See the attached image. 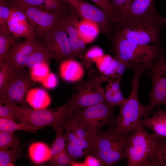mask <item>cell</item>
Instances as JSON below:
<instances>
[{
    "label": "cell",
    "instance_id": "obj_1",
    "mask_svg": "<svg viewBox=\"0 0 166 166\" xmlns=\"http://www.w3.org/2000/svg\"><path fill=\"white\" fill-rule=\"evenodd\" d=\"M109 39L112 42L114 57L127 64L128 68L148 69L162 51L157 44H139L117 34H111Z\"/></svg>",
    "mask_w": 166,
    "mask_h": 166
},
{
    "label": "cell",
    "instance_id": "obj_2",
    "mask_svg": "<svg viewBox=\"0 0 166 166\" xmlns=\"http://www.w3.org/2000/svg\"><path fill=\"white\" fill-rule=\"evenodd\" d=\"M133 69L134 74L131 81L132 89L130 95L121 106L117 118L111 125L115 132L119 134L133 133L142 117H148L150 114L147 106L140 102L138 95L140 77L144 70L140 67Z\"/></svg>",
    "mask_w": 166,
    "mask_h": 166
},
{
    "label": "cell",
    "instance_id": "obj_3",
    "mask_svg": "<svg viewBox=\"0 0 166 166\" xmlns=\"http://www.w3.org/2000/svg\"><path fill=\"white\" fill-rule=\"evenodd\" d=\"M160 139L155 134L147 132L140 123L127 141V166H157V152Z\"/></svg>",
    "mask_w": 166,
    "mask_h": 166
},
{
    "label": "cell",
    "instance_id": "obj_4",
    "mask_svg": "<svg viewBox=\"0 0 166 166\" xmlns=\"http://www.w3.org/2000/svg\"><path fill=\"white\" fill-rule=\"evenodd\" d=\"M166 19H128L114 24L111 34H117L141 45H148L159 41Z\"/></svg>",
    "mask_w": 166,
    "mask_h": 166
},
{
    "label": "cell",
    "instance_id": "obj_5",
    "mask_svg": "<svg viewBox=\"0 0 166 166\" xmlns=\"http://www.w3.org/2000/svg\"><path fill=\"white\" fill-rule=\"evenodd\" d=\"M88 74V79L81 81L74 87L72 97L65 104L70 113L74 110L106 102L105 91L101 85L108 81L109 78L94 69H91Z\"/></svg>",
    "mask_w": 166,
    "mask_h": 166
},
{
    "label": "cell",
    "instance_id": "obj_6",
    "mask_svg": "<svg viewBox=\"0 0 166 166\" xmlns=\"http://www.w3.org/2000/svg\"><path fill=\"white\" fill-rule=\"evenodd\" d=\"M129 135L116 133L112 126L105 132L97 134L91 155L99 159L103 166H111L126 159V147Z\"/></svg>",
    "mask_w": 166,
    "mask_h": 166
},
{
    "label": "cell",
    "instance_id": "obj_7",
    "mask_svg": "<svg viewBox=\"0 0 166 166\" xmlns=\"http://www.w3.org/2000/svg\"><path fill=\"white\" fill-rule=\"evenodd\" d=\"M12 106L19 122L25 123L43 128L51 126L56 131L64 130V126L68 116L63 106L49 109L38 110L31 108L29 105Z\"/></svg>",
    "mask_w": 166,
    "mask_h": 166
},
{
    "label": "cell",
    "instance_id": "obj_8",
    "mask_svg": "<svg viewBox=\"0 0 166 166\" xmlns=\"http://www.w3.org/2000/svg\"><path fill=\"white\" fill-rule=\"evenodd\" d=\"M114 107L106 102H101L74 110L69 117L88 132L95 136L104 126L113 124L115 119L113 118Z\"/></svg>",
    "mask_w": 166,
    "mask_h": 166
},
{
    "label": "cell",
    "instance_id": "obj_9",
    "mask_svg": "<svg viewBox=\"0 0 166 166\" xmlns=\"http://www.w3.org/2000/svg\"><path fill=\"white\" fill-rule=\"evenodd\" d=\"M25 16L39 39L57 27L66 17L40 7L24 5L10 6Z\"/></svg>",
    "mask_w": 166,
    "mask_h": 166
},
{
    "label": "cell",
    "instance_id": "obj_10",
    "mask_svg": "<svg viewBox=\"0 0 166 166\" xmlns=\"http://www.w3.org/2000/svg\"><path fill=\"white\" fill-rule=\"evenodd\" d=\"M67 16L57 27L39 39L43 47L48 51L53 58L58 62L69 59H75L65 28Z\"/></svg>",
    "mask_w": 166,
    "mask_h": 166
},
{
    "label": "cell",
    "instance_id": "obj_11",
    "mask_svg": "<svg viewBox=\"0 0 166 166\" xmlns=\"http://www.w3.org/2000/svg\"><path fill=\"white\" fill-rule=\"evenodd\" d=\"M148 69L147 73L152 79V87L147 106L150 114H153L156 106L163 105L166 107V63L163 50Z\"/></svg>",
    "mask_w": 166,
    "mask_h": 166
},
{
    "label": "cell",
    "instance_id": "obj_12",
    "mask_svg": "<svg viewBox=\"0 0 166 166\" xmlns=\"http://www.w3.org/2000/svg\"><path fill=\"white\" fill-rule=\"evenodd\" d=\"M65 0L78 18L88 19L96 22L99 27L100 33L110 38L114 23L105 11L85 0Z\"/></svg>",
    "mask_w": 166,
    "mask_h": 166
},
{
    "label": "cell",
    "instance_id": "obj_13",
    "mask_svg": "<svg viewBox=\"0 0 166 166\" xmlns=\"http://www.w3.org/2000/svg\"><path fill=\"white\" fill-rule=\"evenodd\" d=\"M11 68L5 104L28 105L24 98L34 82L31 79L30 74L24 70L17 71Z\"/></svg>",
    "mask_w": 166,
    "mask_h": 166
},
{
    "label": "cell",
    "instance_id": "obj_14",
    "mask_svg": "<svg viewBox=\"0 0 166 166\" xmlns=\"http://www.w3.org/2000/svg\"><path fill=\"white\" fill-rule=\"evenodd\" d=\"M39 42V39L35 36L22 42L14 43L9 49L4 61H7L16 71L24 70L28 58Z\"/></svg>",
    "mask_w": 166,
    "mask_h": 166
},
{
    "label": "cell",
    "instance_id": "obj_15",
    "mask_svg": "<svg viewBox=\"0 0 166 166\" xmlns=\"http://www.w3.org/2000/svg\"><path fill=\"white\" fill-rule=\"evenodd\" d=\"M161 17L156 10L154 0H127L122 9L119 20Z\"/></svg>",
    "mask_w": 166,
    "mask_h": 166
},
{
    "label": "cell",
    "instance_id": "obj_16",
    "mask_svg": "<svg viewBox=\"0 0 166 166\" xmlns=\"http://www.w3.org/2000/svg\"><path fill=\"white\" fill-rule=\"evenodd\" d=\"M64 134L66 141L65 150L72 161L91 155L93 143L77 136L69 128L65 127Z\"/></svg>",
    "mask_w": 166,
    "mask_h": 166
},
{
    "label": "cell",
    "instance_id": "obj_17",
    "mask_svg": "<svg viewBox=\"0 0 166 166\" xmlns=\"http://www.w3.org/2000/svg\"><path fill=\"white\" fill-rule=\"evenodd\" d=\"M151 117H143L140 124L144 127L150 128L160 138L166 139V111L159 108Z\"/></svg>",
    "mask_w": 166,
    "mask_h": 166
},
{
    "label": "cell",
    "instance_id": "obj_18",
    "mask_svg": "<svg viewBox=\"0 0 166 166\" xmlns=\"http://www.w3.org/2000/svg\"><path fill=\"white\" fill-rule=\"evenodd\" d=\"M81 63L74 59H69L60 62L59 72L61 77L69 82L80 81L83 77L84 70Z\"/></svg>",
    "mask_w": 166,
    "mask_h": 166
},
{
    "label": "cell",
    "instance_id": "obj_19",
    "mask_svg": "<svg viewBox=\"0 0 166 166\" xmlns=\"http://www.w3.org/2000/svg\"><path fill=\"white\" fill-rule=\"evenodd\" d=\"M25 99L33 109H45L50 105L51 98L44 90L38 88L30 89L27 92Z\"/></svg>",
    "mask_w": 166,
    "mask_h": 166
},
{
    "label": "cell",
    "instance_id": "obj_20",
    "mask_svg": "<svg viewBox=\"0 0 166 166\" xmlns=\"http://www.w3.org/2000/svg\"><path fill=\"white\" fill-rule=\"evenodd\" d=\"M78 18L74 14L69 15L66 18L65 24L72 55L75 59L79 57L78 43L79 37L77 31L79 21Z\"/></svg>",
    "mask_w": 166,
    "mask_h": 166
},
{
    "label": "cell",
    "instance_id": "obj_21",
    "mask_svg": "<svg viewBox=\"0 0 166 166\" xmlns=\"http://www.w3.org/2000/svg\"><path fill=\"white\" fill-rule=\"evenodd\" d=\"M77 31L79 38L86 44L93 41L100 33L97 23L85 18H82L79 22Z\"/></svg>",
    "mask_w": 166,
    "mask_h": 166
},
{
    "label": "cell",
    "instance_id": "obj_22",
    "mask_svg": "<svg viewBox=\"0 0 166 166\" xmlns=\"http://www.w3.org/2000/svg\"><path fill=\"white\" fill-rule=\"evenodd\" d=\"M28 152L31 160L36 164L45 163L52 158L50 148L47 144L42 142L32 144L29 148Z\"/></svg>",
    "mask_w": 166,
    "mask_h": 166
},
{
    "label": "cell",
    "instance_id": "obj_23",
    "mask_svg": "<svg viewBox=\"0 0 166 166\" xmlns=\"http://www.w3.org/2000/svg\"><path fill=\"white\" fill-rule=\"evenodd\" d=\"M53 58L48 51L41 43L40 40L38 45L28 58L25 68L30 71L41 64L46 62L49 64Z\"/></svg>",
    "mask_w": 166,
    "mask_h": 166
},
{
    "label": "cell",
    "instance_id": "obj_24",
    "mask_svg": "<svg viewBox=\"0 0 166 166\" xmlns=\"http://www.w3.org/2000/svg\"><path fill=\"white\" fill-rule=\"evenodd\" d=\"M18 38L10 31L7 25L0 27V63L5 60L11 46L18 42Z\"/></svg>",
    "mask_w": 166,
    "mask_h": 166
},
{
    "label": "cell",
    "instance_id": "obj_25",
    "mask_svg": "<svg viewBox=\"0 0 166 166\" xmlns=\"http://www.w3.org/2000/svg\"><path fill=\"white\" fill-rule=\"evenodd\" d=\"M42 128L25 123H17L9 120L0 118V131L14 132L15 131L22 130L36 133L38 130Z\"/></svg>",
    "mask_w": 166,
    "mask_h": 166
},
{
    "label": "cell",
    "instance_id": "obj_26",
    "mask_svg": "<svg viewBox=\"0 0 166 166\" xmlns=\"http://www.w3.org/2000/svg\"><path fill=\"white\" fill-rule=\"evenodd\" d=\"M11 67L6 61L0 63V103L6 102V94L9 81Z\"/></svg>",
    "mask_w": 166,
    "mask_h": 166
},
{
    "label": "cell",
    "instance_id": "obj_27",
    "mask_svg": "<svg viewBox=\"0 0 166 166\" xmlns=\"http://www.w3.org/2000/svg\"><path fill=\"white\" fill-rule=\"evenodd\" d=\"M44 9L65 16L74 14L65 0H45Z\"/></svg>",
    "mask_w": 166,
    "mask_h": 166
},
{
    "label": "cell",
    "instance_id": "obj_28",
    "mask_svg": "<svg viewBox=\"0 0 166 166\" xmlns=\"http://www.w3.org/2000/svg\"><path fill=\"white\" fill-rule=\"evenodd\" d=\"M102 49L97 46H94L88 49L84 54L80 57L82 60L81 64L88 69L92 67L93 64L104 55Z\"/></svg>",
    "mask_w": 166,
    "mask_h": 166
},
{
    "label": "cell",
    "instance_id": "obj_29",
    "mask_svg": "<svg viewBox=\"0 0 166 166\" xmlns=\"http://www.w3.org/2000/svg\"><path fill=\"white\" fill-rule=\"evenodd\" d=\"M65 127L70 128L78 137L89 141L92 143L96 136L93 135L81 127L74 119L69 117L64 124Z\"/></svg>",
    "mask_w": 166,
    "mask_h": 166
},
{
    "label": "cell",
    "instance_id": "obj_30",
    "mask_svg": "<svg viewBox=\"0 0 166 166\" xmlns=\"http://www.w3.org/2000/svg\"><path fill=\"white\" fill-rule=\"evenodd\" d=\"M22 155L21 150L18 147L0 150V166H14L15 161Z\"/></svg>",
    "mask_w": 166,
    "mask_h": 166
},
{
    "label": "cell",
    "instance_id": "obj_31",
    "mask_svg": "<svg viewBox=\"0 0 166 166\" xmlns=\"http://www.w3.org/2000/svg\"><path fill=\"white\" fill-rule=\"evenodd\" d=\"M19 144L18 138L14 132L0 131V150L17 147Z\"/></svg>",
    "mask_w": 166,
    "mask_h": 166
},
{
    "label": "cell",
    "instance_id": "obj_32",
    "mask_svg": "<svg viewBox=\"0 0 166 166\" xmlns=\"http://www.w3.org/2000/svg\"><path fill=\"white\" fill-rule=\"evenodd\" d=\"M105 89V97L106 102L109 104L114 107L121 106L125 102L126 99L123 97L121 90L115 91L106 87Z\"/></svg>",
    "mask_w": 166,
    "mask_h": 166
},
{
    "label": "cell",
    "instance_id": "obj_33",
    "mask_svg": "<svg viewBox=\"0 0 166 166\" xmlns=\"http://www.w3.org/2000/svg\"><path fill=\"white\" fill-rule=\"evenodd\" d=\"M63 131L60 130L56 132L55 139L50 148V152L52 157L61 152L65 148L66 141L64 134L62 133Z\"/></svg>",
    "mask_w": 166,
    "mask_h": 166
},
{
    "label": "cell",
    "instance_id": "obj_34",
    "mask_svg": "<svg viewBox=\"0 0 166 166\" xmlns=\"http://www.w3.org/2000/svg\"><path fill=\"white\" fill-rule=\"evenodd\" d=\"M30 76L34 82H41L49 73V64L43 63L30 71Z\"/></svg>",
    "mask_w": 166,
    "mask_h": 166
},
{
    "label": "cell",
    "instance_id": "obj_35",
    "mask_svg": "<svg viewBox=\"0 0 166 166\" xmlns=\"http://www.w3.org/2000/svg\"><path fill=\"white\" fill-rule=\"evenodd\" d=\"M99 8L105 11L111 17L115 24L119 20V16L114 11L111 0H91Z\"/></svg>",
    "mask_w": 166,
    "mask_h": 166
},
{
    "label": "cell",
    "instance_id": "obj_36",
    "mask_svg": "<svg viewBox=\"0 0 166 166\" xmlns=\"http://www.w3.org/2000/svg\"><path fill=\"white\" fill-rule=\"evenodd\" d=\"M15 11V9L8 5L2 0H0V27L7 25Z\"/></svg>",
    "mask_w": 166,
    "mask_h": 166
},
{
    "label": "cell",
    "instance_id": "obj_37",
    "mask_svg": "<svg viewBox=\"0 0 166 166\" xmlns=\"http://www.w3.org/2000/svg\"><path fill=\"white\" fill-rule=\"evenodd\" d=\"M72 161L65 149L53 157L48 165L71 166Z\"/></svg>",
    "mask_w": 166,
    "mask_h": 166
},
{
    "label": "cell",
    "instance_id": "obj_38",
    "mask_svg": "<svg viewBox=\"0 0 166 166\" xmlns=\"http://www.w3.org/2000/svg\"><path fill=\"white\" fill-rule=\"evenodd\" d=\"M10 6L24 5L40 7L44 9L45 0H2Z\"/></svg>",
    "mask_w": 166,
    "mask_h": 166
},
{
    "label": "cell",
    "instance_id": "obj_39",
    "mask_svg": "<svg viewBox=\"0 0 166 166\" xmlns=\"http://www.w3.org/2000/svg\"><path fill=\"white\" fill-rule=\"evenodd\" d=\"M0 118L18 122V119L11 104L6 103L3 106L0 104Z\"/></svg>",
    "mask_w": 166,
    "mask_h": 166
},
{
    "label": "cell",
    "instance_id": "obj_40",
    "mask_svg": "<svg viewBox=\"0 0 166 166\" xmlns=\"http://www.w3.org/2000/svg\"><path fill=\"white\" fill-rule=\"evenodd\" d=\"M157 166H166V139L161 138L156 156Z\"/></svg>",
    "mask_w": 166,
    "mask_h": 166
},
{
    "label": "cell",
    "instance_id": "obj_41",
    "mask_svg": "<svg viewBox=\"0 0 166 166\" xmlns=\"http://www.w3.org/2000/svg\"><path fill=\"white\" fill-rule=\"evenodd\" d=\"M113 60L110 55H104L96 62L97 67L100 72L103 74L109 66Z\"/></svg>",
    "mask_w": 166,
    "mask_h": 166
},
{
    "label": "cell",
    "instance_id": "obj_42",
    "mask_svg": "<svg viewBox=\"0 0 166 166\" xmlns=\"http://www.w3.org/2000/svg\"><path fill=\"white\" fill-rule=\"evenodd\" d=\"M72 166H103L100 160L94 155L87 156L83 163H77L72 161Z\"/></svg>",
    "mask_w": 166,
    "mask_h": 166
},
{
    "label": "cell",
    "instance_id": "obj_43",
    "mask_svg": "<svg viewBox=\"0 0 166 166\" xmlns=\"http://www.w3.org/2000/svg\"><path fill=\"white\" fill-rule=\"evenodd\" d=\"M41 83L45 87L49 89H52L55 88L57 85L58 79L54 74L49 73Z\"/></svg>",
    "mask_w": 166,
    "mask_h": 166
},
{
    "label": "cell",
    "instance_id": "obj_44",
    "mask_svg": "<svg viewBox=\"0 0 166 166\" xmlns=\"http://www.w3.org/2000/svg\"><path fill=\"white\" fill-rule=\"evenodd\" d=\"M127 0H111L113 9L119 18ZM120 19V18H119Z\"/></svg>",
    "mask_w": 166,
    "mask_h": 166
},
{
    "label": "cell",
    "instance_id": "obj_45",
    "mask_svg": "<svg viewBox=\"0 0 166 166\" xmlns=\"http://www.w3.org/2000/svg\"><path fill=\"white\" fill-rule=\"evenodd\" d=\"M65 109H66V108H65ZM69 116H70V115H69Z\"/></svg>",
    "mask_w": 166,
    "mask_h": 166
}]
</instances>
